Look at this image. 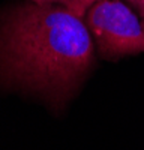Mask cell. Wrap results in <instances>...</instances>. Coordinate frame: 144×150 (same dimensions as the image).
<instances>
[{
  "label": "cell",
  "mask_w": 144,
  "mask_h": 150,
  "mask_svg": "<svg viewBox=\"0 0 144 150\" xmlns=\"http://www.w3.org/2000/svg\"><path fill=\"white\" fill-rule=\"evenodd\" d=\"M93 36L63 6L24 5L0 26V78L62 105L93 65Z\"/></svg>",
  "instance_id": "cell-1"
},
{
  "label": "cell",
  "mask_w": 144,
  "mask_h": 150,
  "mask_svg": "<svg viewBox=\"0 0 144 150\" xmlns=\"http://www.w3.org/2000/svg\"><path fill=\"white\" fill-rule=\"evenodd\" d=\"M86 23L104 59L144 53V20L120 0H99Z\"/></svg>",
  "instance_id": "cell-2"
},
{
  "label": "cell",
  "mask_w": 144,
  "mask_h": 150,
  "mask_svg": "<svg viewBox=\"0 0 144 150\" xmlns=\"http://www.w3.org/2000/svg\"><path fill=\"white\" fill-rule=\"evenodd\" d=\"M33 3L38 5H53V3H60L63 8L71 11L74 15L83 18L89 12V9L99 0H32Z\"/></svg>",
  "instance_id": "cell-3"
},
{
  "label": "cell",
  "mask_w": 144,
  "mask_h": 150,
  "mask_svg": "<svg viewBox=\"0 0 144 150\" xmlns=\"http://www.w3.org/2000/svg\"><path fill=\"white\" fill-rule=\"evenodd\" d=\"M126 2L132 8H135L137 12H138V15L144 20V0H126Z\"/></svg>",
  "instance_id": "cell-4"
}]
</instances>
